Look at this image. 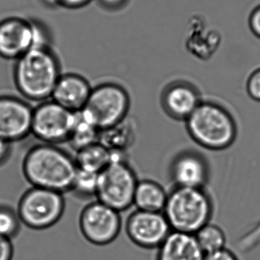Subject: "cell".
Wrapping results in <instances>:
<instances>
[{"label":"cell","mask_w":260,"mask_h":260,"mask_svg":"<svg viewBox=\"0 0 260 260\" xmlns=\"http://www.w3.org/2000/svg\"><path fill=\"white\" fill-rule=\"evenodd\" d=\"M75 159L54 144L33 146L25 154L22 172L31 186L65 193L71 191L77 173Z\"/></svg>","instance_id":"1"},{"label":"cell","mask_w":260,"mask_h":260,"mask_svg":"<svg viewBox=\"0 0 260 260\" xmlns=\"http://www.w3.org/2000/svg\"><path fill=\"white\" fill-rule=\"evenodd\" d=\"M61 74L58 58L51 48H38L16 60L15 84L22 96L43 103L51 98Z\"/></svg>","instance_id":"2"},{"label":"cell","mask_w":260,"mask_h":260,"mask_svg":"<svg viewBox=\"0 0 260 260\" xmlns=\"http://www.w3.org/2000/svg\"><path fill=\"white\" fill-rule=\"evenodd\" d=\"M185 124L191 139L211 151L226 150L238 136V125L234 115L215 102L203 100Z\"/></svg>","instance_id":"3"},{"label":"cell","mask_w":260,"mask_h":260,"mask_svg":"<svg viewBox=\"0 0 260 260\" xmlns=\"http://www.w3.org/2000/svg\"><path fill=\"white\" fill-rule=\"evenodd\" d=\"M214 210L206 188L174 186L169 191L162 212L173 231L196 234L211 222Z\"/></svg>","instance_id":"4"},{"label":"cell","mask_w":260,"mask_h":260,"mask_svg":"<svg viewBox=\"0 0 260 260\" xmlns=\"http://www.w3.org/2000/svg\"><path fill=\"white\" fill-rule=\"evenodd\" d=\"M111 153V162L99 173L95 198L102 203L121 212L133 205L139 179L126 159L125 153Z\"/></svg>","instance_id":"5"},{"label":"cell","mask_w":260,"mask_h":260,"mask_svg":"<svg viewBox=\"0 0 260 260\" xmlns=\"http://www.w3.org/2000/svg\"><path fill=\"white\" fill-rule=\"evenodd\" d=\"M130 106V95L123 86L105 83L92 88L82 112L101 131L124 121L128 117Z\"/></svg>","instance_id":"6"},{"label":"cell","mask_w":260,"mask_h":260,"mask_svg":"<svg viewBox=\"0 0 260 260\" xmlns=\"http://www.w3.org/2000/svg\"><path fill=\"white\" fill-rule=\"evenodd\" d=\"M63 193L31 187L22 194L17 212L21 221L30 229L42 231L54 226L65 211Z\"/></svg>","instance_id":"7"},{"label":"cell","mask_w":260,"mask_h":260,"mask_svg":"<svg viewBox=\"0 0 260 260\" xmlns=\"http://www.w3.org/2000/svg\"><path fill=\"white\" fill-rule=\"evenodd\" d=\"M79 226L82 235L89 243L106 246L113 243L121 233V212L100 201H94L80 213Z\"/></svg>","instance_id":"8"},{"label":"cell","mask_w":260,"mask_h":260,"mask_svg":"<svg viewBox=\"0 0 260 260\" xmlns=\"http://www.w3.org/2000/svg\"><path fill=\"white\" fill-rule=\"evenodd\" d=\"M74 121L75 112L53 100L43 102L33 110L31 135L42 143L58 145L68 142Z\"/></svg>","instance_id":"9"},{"label":"cell","mask_w":260,"mask_h":260,"mask_svg":"<svg viewBox=\"0 0 260 260\" xmlns=\"http://www.w3.org/2000/svg\"><path fill=\"white\" fill-rule=\"evenodd\" d=\"M124 230L134 244L146 249H157L173 231L164 212L138 209L129 214Z\"/></svg>","instance_id":"10"},{"label":"cell","mask_w":260,"mask_h":260,"mask_svg":"<svg viewBox=\"0 0 260 260\" xmlns=\"http://www.w3.org/2000/svg\"><path fill=\"white\" fill-rule=\"evenodd\" d=\"M33 110L22 99L0 96V138L13 144L31 135Z\"/></svg>","instance_id":"11"},{"label":"cell","mask_w":260,"mask_h":260,"mask_svg":"<svg viewBox=\"0 0 260 260\" xmlns=\"http://www.w3.org/2000/svg\"><path fill=\"white\" fill-rule=\"evenodd\" d=\"M32 49L34 19L10 17L0 21V57L16 60Z\"/></svg>","instance_id":"12"},{"label":"cell","mask_w":260,"mask_h":260,"mask_svg":"<svg viewBox=\"0 0 260 260\" xmlns=\"http://www.w3.org/2000/svg\"><path fill=\"white\" fill-rule=\"evenodd\" d=\"M170 173L174 186L205 188L209 180L210 167L203 154L187 149L173 158Z\"/></svg>","instance_id":"13"},{"label":"cell","mask_w":260,"mask_h":260,"mask_svg":"<svg viewBox=\"0 0 260 260\" xmlns=\"http://www.w3.org/2000/svg\"><path fill=\"white\" fill-rule=\"evenodd\" d=\"M202 101L197 87L185 80H176L167 85L160 97L164 112L172 119L184 122Z\"/></svg>","instance_id":"14"},{"label":"cell","mask_w":260,"mask_h":260,"mask_svg":"<svg viewBox=\"0 0 260 260\" xmlns=\"http://www.w3.org/2000/svg\"><path fill=\"white\" fill-rule=\"evenodd\" d=\"M92 87L85 77L76 74H62L54 87L51 100L71 112L82 110Z\"/></svg>","instance_id":"15"},{"label":"cell","mask_w":260,"mask_h":260,"mask_svg":"<svg viewBox=\"0 0 260 260\" xmlns=\"http://www.w3.org/2000/svg\"><path fill=\"white\" fill-rule=\"evenodd\" d=\"M156 249V260H204L205 257L194 234L175 231Z\"/></svg>","instance_id":"16"},{"label":"cell","mask_w":260,"mask_h":260,"mask_svg":"<svg viewBox=\"0 0 260 260\" xmlns=\"http://www.w3.org/2000/svg\"><path fill=\"white\" fill-rule=\"evenodd\" d=\"M169 191L157 181L151 179L138 180L134 196L133 205L142 211L162 212Z\"/></svg>","instance_id":"17"},{"label":"cell","mask_w":260,"mask_h":260,"mask_svg":"<svg viewBox=\"0 0 260 260\" xmlns=\"http://www.w3.org/2000/svg\"><path fill=\"white\" fill-rule=\"evenodd\" d=\"M136 124L130 118L109 128L100 131L98 142L110 152L124 153L135 144Z\"/></svg>","instance_id":"18"},{"label":"cell","mask_w":260,"mask_h":260,"mask_svg":"<svg viewBox=\"0 0 260 260\" xmlns=\"http://www.w3.org/2000/svg\"><path fill=\"white\" fill-rule=\"evenodd\" d=\"M74 159L79 170L99 174L111 162L112 153L97 142L77 151Z\"/></svg>","instance_id":"19"},{"label":"cell","mask_w":260,"mask_h":260,"mask_svg":"<svg viewBox=\"0 0 260 260\" xmlns=\"http://www.w3.org/2000/svg\"><path fill=\"white\" fill-rule=\"evenodd\" d=\"M100 130L82 110L75 112L74 127L68 142L76 152L98 142Z\"/></svg>","instance_id":"20"},{"label":"cell","mask_w":260,"mask_h":260,"mask_svg":"<svg viewBox=\"0 0 260 260\" xmlns=\"http://www.w3.org/2000/svg\"><path fill=\"white\" fill-rule=\"evenodd\" d=\"M205 254L211 253L226 247V237L223 230L214 223H207L194 234Z\"/></svg>","instance_id":"21"},{"label":"cell","mask_w":260,"mask_h":260,"mask_svg":"<svg viewBox=\"0 0 260 260\" xmlns=\"http://www.w3.org/2000/svg\"><path fill=\"white\" fill-rule=\"evenodd\" d=\"M191 29L194 31L190 33V36H188L187 39V48L188 51H190L193 55L199 57L200 55L201 48H208L211 54H214L219 45V41H220L219 35L215 31H212L208 37H205L208 36L211 30L205 31V28L202 25L199 26V31L196 25H194V28Z\"/></svg>","instance_id":"22"},{"label":"cell","mask_w":260,"mask_h":260,"mask_svg":"<svg viewBox=\"0 0 260 260\" xmlns=\"http://www.w3.org/2000/svg\"><path fill=\"white\" fill-rule=\"evenodd\" d=\"M98 173L77 170L71 192L79 199H89L95 197Z\"/></svg>","instance_id":"23"},{"label":"cell","mask_w":260,"mask_h":260,"mask_svg":"<svg viewBox=\"0 0 260 260\" xmlns=\"http://www.w3.org/2000/svg\"><path fill=\"white\" fill-rule=\"evenodd\" d=\"M22 223L17 210L0 205V237L13 240L20 232Z\"/></svg>","instance_id":"24"},{"label":"cell","mask_w":260,"mask_h":260,"mask_svg":"<svg viewBox=\"0 0 260 260\" xmlns=\"http://www.w3.org/2000/svg\"><path fill=\"white\" fill-rule=\"evenodd\" d=\"M45 5L52 8L79 10L89 5L92 0H42Z\"/></svg>","instance_id":"25"},{"label":"cell","mask_w":260,"mask_h":260,"mask_svg":"<svg viewBox=\"0 0 260 260\" xmlns=\"http://www.w3.org/2000/svg\"><path fill=\"white\" fill-rule=\"evenodd\" d=\"M246 92L252 100L260 103V68L255 70L248 77Z\"/></svg>","instance_id":"26"},{"label":"cell","mask_w":260,"mask_h":260,"mask_svg":"<svg viewBox=\"0 0 260 260\" xmlns=\"http://www.w3.org/2000/svg\"><path fill=\"white\" fill-rule=\"evenodd\" d=\"M14 246L12 240L0 237V260H13Z\"/></svg>","instance_id":"27"},{"label":"cell","mask_w":260,"mask_h":260,"mask_svg":"<svg viewBox=\"0 0 260 260\" xmlns=\"http://www.w3.org/2000/svg\"><path fill=\"white\" fill-rule=\"evenodd\" d=\"M204 260H239V258L231 249L225 247L220 250L205 254Z\"/></svg>","instance_id":"28"},{"label":"cell","mask_w":260,"mask_h":260,"mask_svg":"<svg viewBox=\"0 0 260 260\" xmlns=\"http://www.w3.org/2000/svg\"><path fill=\"white\" fill-rule=\"evenodd\" d=\"M249 26L252 34L260 39V5L257 6L251 12L249 17Z\"/></svg>","instance_id":"29"},{"label":"cell","mask_w":260,"mask_h":260,"mask_svg":"<svg viewBox=\"0 0 260 260\" xmlns=\"http://www.w3.org/2000/svg\"><path fill=\"white\" fill-rule=\"evenodd\" d=\"M129 0H98L102 7L109 11H117L124 8Z\"/></svg>","instance_id":"30"},{"label":"cell","mask_w":260,"mask_h":260,"mask_svg":"<svg viewBox=\"0 0 260 260\" xmlns=\"http://www.w3.org/2000/svg\"><path fill=\"white\" fill-rule=\"evenodd\" d=\"M11 143L0 138V167L4 166L12 154Z\"/></svg>","instance_id":"31"}]
</instances>
